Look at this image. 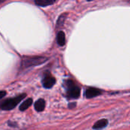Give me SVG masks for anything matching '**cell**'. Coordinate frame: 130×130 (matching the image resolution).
<instances>
[{
  "instance_id": "6da1fadb",
  "label": "cell",
  "mask_w": 130,
  "mask_h": 130,
  "mask_svg": "<svg viewBox=\"0 0 130 130\" xmlns=\"http://www.w3.org/2000/svg\"><path fill=\"white\" fill-rule=\"evenodd\" d=\"M25 97H26V94H21V95H19L18 97H15L14 98L7 99L6 101H5L4 102H2L0 104V109L4 110H12Z\"/></svg>"
},
{
  "instance_id": "7a4b0ae2",
  "label": "cell",
  "mask_w": 130,
  "mask_h": 130,
  "mask_svg": "<svg viewBox=\"0 0 130 130\" xmlns=\"http://www.w3.org/2000/svg\"><path fill=\"white\" fill-rule=\"evenodd\" d=\"M48 60L47 58L43 56H33V57H26L21 61L22 68H28L31 66H38L43 64Z\"/></svg>"
},
{
  "instance_id": "3957f363",
  "label": "cell",
  "mask_w": 130,
  "mask_h": 130,
  "mask_svg": "<svg viewBox=\"0 0 130 130\" xmlns=\"http://www.w3.org/2000/svg\"><path fill=\"white\" fill-rule=\"evenodd\" d=\"M64 87L67 90V96L70 98H77L80 96V90L76 86L71 80L66 81L64 82Z\"/></svg>"
},
{
  "instance_id": "277c9868",
  "label": "cell",
  "mask_w": 130,
  "mask_h": 130,
  "mask_svg": "<svg viewBox=\"0 0 130 130\" xmlns=\"http://www.w3.org/2000/svg\"><path fill=\"white\" fill-rule=\"evenodd\" d=\"M56 82V80L54 77L51 76V75H48V76H46L43 81H42V84H43V86L45 88H52L54 84Z\"/></svg>"
},
{
  "instance_id": "5b68a950",
  "label": "cell",
  "mask_w": 130,
  "mask_h": 130,
  "mask_svg": "<svg viewBox=\"0 0 130 130\" xmlns=\"http://www.w3.org/2000/svg\"><path fill=\"white\" fill-rule=\"evenodd\" d=\"M102 93V91L97 88H88L86 92H85V96L87 98H95L98 95H100Z\"/></svg>"
},
{
  "instance_id": "8992f818",
  "label": "cell",
  "mask_w": 130,
  "mask_h": 130,
  "mask_svg": "<svg viewBox=\"0 0 130 130\" xmlns=\"http://www.w3.org/2000/svg\"><path fill=\"white\" fill-rule=\"evenodd\" d=\"M45 108V101L43 99L38 100L34 104V109L38 112H41Z\"/></svg>"
},
{
  "instance_id": "52a82bcc",
  "label": "cell",
  "mask_w": 130,
  "mask_h": 130,
  "mask_svg": "<svg viewBox=\"0 0 130 130\" xmlns=\"http://www.w3.org/2000/svg\"><path fill=\"white\" fill-rule=\"evenodd\" d=\"M108 124V120H106V119H103V120H100L99 121H97L94 126H93V129H103L104 127H106Z\"/></svg>"
},
{
  "instance_id": "ba28073f",
  "label": "cell",
  "mask_w": 130,
  "mask_h": 130,
  "mask_svg": "<svg viewBox=\"0 0 130 130\" xmlns=\"http://www.w3.org/2000/svg\"><path fill=\"white\" fill-rule=\"evenodd\" d=\"M57 42L58 43L59 46H63L65 45V42H66V40H65V34L63 31H59L57 33Z\"/></svg>"
},
{
  "instance_id": "9c48e42d",
  "label": "cell",
  "mask_w": 130,
  "mask_h": 130,
  "mask_svg": "<svg viewBox=\"0 0 130 130\" xmlns=\"http://www.w3.org/2000/svg\"><path fill=\"white\" fill-rule=\"evenodd\" d=\"M55 1L56 0H35L34 2L37 5L39 6H48L54 4Z\"/></svg>"
},
{
  "instance_id": "30bf717a",
  "label": "cell",
  "mask_w": 130,
  "mask_h": 130,
  "mask_svg": "<svg viewBox=\"0 0 130 130\" xmlns=\"http://www.w3.org/2000/svg\"><path fill=\"white\" fill-rule=\"evenodd\" d=\"M31 104H32V99H31V98H28V99L25 100V101L21 104V106L19 107V110H20L21 111H24V110H27V109L31 105Z\"/></svg>"
},
{
  "instance_id": "8fae6325",
  "label": "cell",
  "mask_w": 130,
  "mask_h": 130,
  "mask_svg": "<svg viewBox=\"0 0 130 130\" xmlns=\"http://www.w3.org/2000/svg\"><path fill=\"white\" fill-rule=\"evenodd\" d=\"M65 18H66V14H62V15L60 16V18H58V21L57 22V25L58 27H61L63 25Z\"/></svg>"
},
{
  "instance_id": "7c38bea8",
  "label": "cell",
  "mask_w": 130,
  "mask_h": 130,
  "mask_svg": "<svg viewBox=\"0 0 130 130\" xmlns=\"http://www.w3.org/2000/svg\"><path fill=\"white\" fill-rule=\"evenodd\" d=\"M6 94V92L5 91H0V99L4 98Z\"/></svg>"
},
{
  "instance_id": "4fadbf2b",
  "label": "cell",
  "mask_w": 130,
  "mask_h": 130,
  "mask_svg": "<svg viewBox=\"0 0 130 130\" xmlns=\"http://www.w3.org/2000/svg\"><path fill=\"white\" fill-rule=\"evenodd\" d=\"M75 105H76V104H69V107H70V108H72V107H75Z\"/></svg>"
},
{
  "instance_id": "5bb4252c",
  "label": "cell",
  "mask_w": 130,
  "mask_h": 130,
  "mask_svg": "<svg viewBox=\"0 0 130 130\" xmlns=\"http://www.w3.org/2000/svg\"><path fill=\"white\" fill-rule=\"evenodd\" d=\"M5 1V0H0V4H2V2H4Z\"/></svg>"
},
{
  "instance_id": "9a60e30c",
  "label": "cell",
  "mask_w": 130,
  "mask_h": 130,
  "mask_svg": "<svg viewBox=\"0 0 130 130\" xmlns=\"http://www.w3.org/2000/svg\"><path fill=\"white\" fill-rule=\"evenodd\" d=\"M88 1H92V0H88Z\"/></svg>"
}]
</instances>
